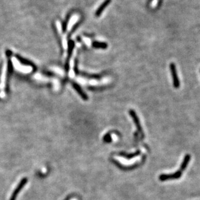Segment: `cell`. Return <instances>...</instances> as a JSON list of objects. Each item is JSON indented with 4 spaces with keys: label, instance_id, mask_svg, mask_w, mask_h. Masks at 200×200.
Segmentation results:
<instances>
[{
    "label": "cell",
    "instance_id": "cell-6",
    "mask_svg": "<svg viewBox=\"0 0 200 200\" xmlns=\"http://www.w3.org/2000/svg\"><path fill=\"white\" fill-rule=\"evenodd\" d=\"M26 182H27V179H24L21 181V183H19V185L17 186V188H16L15 191H14V192L12 193V195L11 198V200H15L16 198V196H18V194L19 193V192L21 191V189L23 188V186H24Z\"/></svg>",
    "mask_w": 200,
    "mask_h": 200
},
{
    "label": "cell",
    "instance_id": "cell-9",
    "mask_svg": "<svg viewBox=\"0 0 200 200\" xmlns=\"http://www.w3.org/2000/svg\"><path fill=\"white\" fill-rule=\"evenodd\" d=\"M191 155H189V154H187V155H186L185 156L184 159H183V162H182L181 165V167H180L181 172L183 171V170H185L186 168V167H187V166L189 165V162L190 161V160H191Z\"/></svg>",
    "mask_w": 200,
    "mask_h": 200
},
{
    "label": "cell",
    "instance_id": "cell-2",
    "mask_svg": "<svg viewBox=\"0 0 200 200\" xmlns=\"http://www.w3.org/2000/svg\"><path fill=\"white\" fill-rule=\"evenodd\" d=\"M182 175V172L181 170H178L176 173H172V174H161L160 175L159 178V180L161 181H167V180H171V179H177L181 178Z\"/></svg>",
    "mask_w": 200,
    "mask_h": 200
},
{
    "label": "cell",
    "instance_id": "cell-4",
    "mask_svg": "<svg viewBox=\"0 0 200 200\" xmlns=\"http://www.w3.org/2000/svg\"><path fill=\"white\" fill-rule=\"evenodd\" d=\"M6 66L5 65L3 68V71L1 77V81H0V96L3 97L5 96L4 90L5 87V77H6Z\"/></svg>",
    "mask_w": 200,
    "mask_h": 200
},
{
    "label": "cell",
    "instance_id": "cell-11",
    "mask_svg": "<svg viewBox=\"0 0 200 200\" xmlns=\"http://www.w3.org/2000/svg\"><path fill=\"white\" fill-rule=\"evenodd\" d=\"M103 141L105 143H110L111 141H112V139H111V134L110 133H106L105 135L104 136L103 138Z\"/></svg>",
    "mask_w": 200,
    "mask_h": 200
},
{
    "label": "cell",
    "instance_id": "cell-1",
    "mask_svg": "<svg viewBox=\"0 0 200 200\" xmlns=\"http://www.w3.org/2000/svg\"><path fill=\"white\" fill-rule=\"evenodd\" d=\"M170 69L171 71L172 76L173 79V85L174 88H178L180 87V82L178 76V73H177L176 66L174 63H171L170 64Z\"/></svg>",
    "mask_w": 200,
    "mask_h": 200
},
{
    "label": "cell",
    "instance_id": "cell-10",
    "mask_svg": "<svg viewBox=\"0 0 200 200\" xmlns=\"http://www.w3.org/2000/svg\"><path fill=\"white\" fill-rule=\"evenodd\" d=\"M73 87L75 88V90H76L78 92V93L80 95V96L82 97L84 100H87L88 99V97H87V95L81 89V88L79 86H78V84H73Z\"/></svg>",
    "mask_w": 200,
    "mask_h": 200
},
{
    "label": "cell",
    "instance_id": "cell-7",
    "mask_svg": "<svg viewBox=\"0 0 200 200\" xmlns=\"http://www.w3.org/2000/svg\"><path fill=\"white\" fill-rule=\"evenodd\" d=\"M140 154H141L140 151H137V152H135V153H129V154L128 153H125L124 152H120V153H119V155H120V156H122V157H125V158L127 159H131L133 158V157H135L139 155Z\"/></svg>",
    "mask_w": 200,
    "mask_h": 200
},
{
    "label": "cell",
    "instance_id": "cell-12",
    "mask_svg": "<svg viewBox=\"0 0 200 200\" xmlns=\"http://www.w3.org/2000/svg\"><path fill=\"white\" fill-rule=\"evenodd\" d=\"M152 1V0H148V3L150 2V1Z\"/></svg>",
    "mask_w": 200,
    "mask_h": 200
},
{
    "label": "cell",
    "instance_id": "cell-5",
    "mask_svg": "<svg viewBox=\"0 0 200 200\" xmlns=\"http://www.w3.org/2000/svg\"><path fill=\"white\" fill-rule=\"evenodd\" d=\"M111 2V0H105V1L100 5L99 9H98L96 11L95 16H97V17L98 16H100V14L105 10V9H106L107 6L110 4Z\"/></svg>",
    "mask_w": 200,
    "mask_h": 200
},
{
    "label": "cell",
    "instance_id": "cell-3",
    "mask_svg": "<svg viewBox=\"0 0 200 200\" xmlns=\"http://www.w3.org/2000/svg\"><path fill=\"white\" fill-rule=\"evenodd\" d=\"M129 113L130 114V116L132 118V119L133 120V122L134 123H135V126L137 127V130H138V131L140 133H141L143 135V129H142V127H141V123H140V121H139V118L138 116H137V114L135 113V110H130L129 111Z\"/></svg>",
    "mask_w": 200,
    "mask_h": 200
},
{
    "label": "cell",
    "instance_id": "cell-8",
    "mask_svg": "<svg viewBox=\"0 0 200 200\" xmlns=\"http://www.w3.org/2000/svg\"><path fill=\"white\" fill-rule=\"evenodd\" d=\"M93 47L97 49H103V50H105L108 47V44L106 42H98V41H95L92 43Z\"/></svg>",
    "mask_w": 200,
    "mask_h": 200
}]
</instances>
